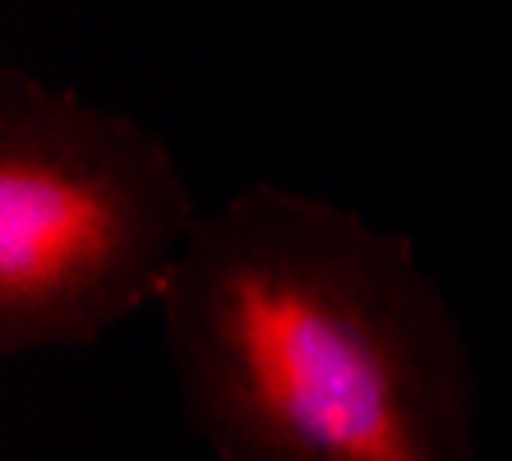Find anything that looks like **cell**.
<instances>
[{
  "mask_svg": "<svg viewBox=\"0 0 512 461\" xmlns=\"http://www.w3.org/2000/svg\"><path fill=\"white\" fill-rule=\"evenodd\" d=\"M157 309L217 461H476L462 323L402 231L245 185L203 217Z\"/></svg>",
  "mask_w": 512,
  "mask_h": 461,
  "instance_id": "cell-1",
  "label": "cell"
},
{
  "mask_svg": "<svg viewBox=\"0 0 512 461\" xmlns=\"http://www.w3.org/2000/svg\"><path fill=\"white\" fill-rule=\"evenodd\" d=\"M176 153L125 111L0 70V351L88 346L162 305L199 236Z\"/></svg>",
  "mask_w": 512,
  "mask_h": 461,
  "instance_id": "cell-2",
  "label": "cell"
}]
</instances>
